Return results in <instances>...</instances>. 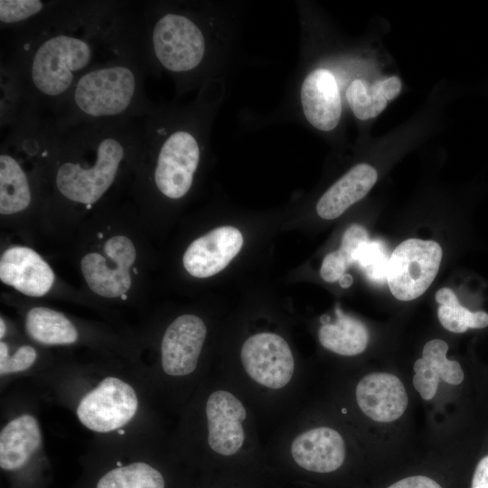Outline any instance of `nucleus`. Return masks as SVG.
<instances>
[{
  "mask_svg": "<svg viewBox=\"0 0 488 488\" xmlns=\"http://www.w3.org/2000/svg\"><path fill=\"white\" fill-rule=\"evenodd\" d=\"M135 6L129 1H70L48 26L8 39L2 61L17 73L30 104L51 117L90 68L140 52Z\"/></svg>",
  "mask_w": 488,
  "mask_h": 488,
  "instance_id": "1",
  "label": "nucleus"
},
{
  "mask_svg": "<svg viewBox=\"0 0 488 488\" xmlns=\"http://www.w3.org/2000/svg\"><path fill=\"white\" fill-rule=\"evenodd\" d=\"M29 381L41 399L67 408L94 438L158 431L155 399L136 362L112 355L83 361L56 359Z\"/></svg>",
  "mask_w": 488,
  "mask_h": 488,
  "instance_id": "2",
  "label": "nucleus"
},
{
  "mask_svg": "<svg viewBox=\"0 0 488 488\" xmlns=\"http://www.w3.org/2000/svg\"><path fill=\"white\" fill-rule=\"evenodd\" d=\"M145 118L89 123L58 130L48 196L89 208L130 171L144 147Z\"/></svg>",
  "mask_w": 488,
  "mask_h": 488,
  "instance_id": "3",
  "label": "nucleus"
},
{
  "mask_svg": "<svg viewBox=\"0 0 488 488\" xmlns=\"http://www.w3.org/2000/svg\"><path fill=\"white\" fill-rule=\"evenodd\" d=\"M147 70L139 52L96 64L76 81L50 117L57 130L89 123L145 118L155 110L144 87Z\"/></svg>",
  "mask_w": 488,
  "mask_h": 488,
  "instance_id": "4",
  "label": "nucleus"
},
{
  "mask_svg": "<svg viewBox=\"0 0 488 488\" xmlns=\"http://www.w3.org/2000/svg\"><path fill=\"white\" fill-rule=\"evenodd\" d=\"M57 130L38 113L14 124L2 141L0 153V213L12 216L48 196Z\"/></svg>",
  "mask_w": 488,
  "mask_h": 488,
  "instance_id": "5",
  "label": "nucleus"
},
{
  "mask_svg": "<svg viewBox=\"0 0 488 488\" xmlns=\"http://www.w3.org/2000/svg\"><path fill=\"white\" fill-rule=\"evenodd\" d=\"M177 119L157 108L145 117L135 185L140 199L154 191L168 200H180L192 186L201 160V139L192 125Z\"/></svg>",
  "mask_w": 488,
  "mask_h": 488,
  "instance_id": "6",
  "label": "nucleus"
},
{
  "mask_svg": "<svg viewBox=\"0 0 488 488\" xmlns=\"http://www.w3.org/2000/svg\"><path fill=\"white\" fill-rule=\"evenodd\" d=\"M138 33L147 72L160 67L186 78L200 70L206 58L204 32L193 16L183 12L141 2Z\"/></svg>",
  "mask_w": 488,
  "mask_h": 488,
  "instance_id": "7",
  "label": "nucleus"
},
{
  "mask_svg": "<svg viewBox=\"0 0 488 488\" xmlns=\"http://www.w3.org/2000/svg\"><path fill=\"white\" fill-rule=\"evenodd\" d=\"M207 333L205 322L194 314H180L166 325L155 360L140 366L155 400L183 399L200 369Z\"/></svg>",
  "mask_w": 488,
  "mask_h": 488,
  "instance_id": "8",
  "label": "nucleus"
},
{
  "mask_svg": "<svg viewBox=\"0 0 488 488\" xmlns=\"http://www.w3.org/2000/svg\"><path fill=\"white\" fill-rule=\"evenodd\" d=\"M162 441L159 432L124 438H93L88 455L100 465L94 488H165L155 459Z\"/></svg>",
  "mask_w": 488,
  "mask_h": 488,
  "instance_id": "9",
  "label": "nucleus"
},
{
  "mask_svg": "<svg viewBox=\"0 0 488 488\" xmlns=\"http://www.w3.org/2000/svg\"><path fill=\"white\" fill-rule=\"evenodd\" d=\"M40 400L33 387L14 389L3 399L0 425L2 471L17 474L45 460Z\"/></svg>",
  "mask_w": 488,
  "mask_h": 488,
  "instance_id": "10",
  "label": "nucleus"
},
{
  "mask_svg": "<svg viewBox=\"0 0 488 488\" xmlns=\"http://www.w3.org/2000/svg\"><path fill=\"white\" fill-rule=\"evenodd\" d=\"M246 408L236 395L226 389L212 390L202 403L197 400L194 407L190 408L182 427V430L202 427V431L181 436L178 447L202 436L201 442L205 448L220 455H234L243 448L246 441Z\"/></svg>",
  "mask_w": 488,
  "mask_h": 488,
  "instance_id": "11",
  "label": "nucleus"
},
{
  "mask_svg": "<svg viewBox=\"0 0 488 488\" xmlns=\"http://www.w3.org/2000/svg\"><path fill=\"white\" fill-rule=\"evenodd\" d=\"M136 259L133 240L124 234L108 237L102 246L85 253L80 271L89 288L106 299L126 298L132 286L131 269Z\"/></svg>",
  "mask_w": 488,
  "mask_h": 488,
  "instance_id": "12",
  "label": "nucleus"
},
{
  "mask_svg": "<svg viewBox=\"0 0 488 488\" xmlns=\"http://www.w3.org/2000/svg\"><path fill=\"white\" fill-rule=\"evenodd\" d=\"M442 249L434 240L408 239L391 253L387 282L391 294L400 301H411L422 296L438 272Z\"/></svg>",
  "mask_w": 488,
  "mask_h": 488,
  "instance_id": "13",
  "label": "nucleus"
},
{
  "mask_svg": "<svg viewBox=\"0 0 488 488\" xmlns=\"http://www.w3.org/2000/svg\"><path fill=\"white\" fill-rule=\"evenodd\" d=\"M240 361L245 372L258 385L280 389L292 380L295 359L287 342L279 334L261 332L243 343Z\"/></svg>",
  "mask_w": 488,
  "mask_h": 488,
  "instance_id": "14",
  "label": "nucleus"
},
{
  "mask_svg": "<svg viewBox=\"0 0 488 488\" xmlns=\"http://www.w3.org/2000/svg\"><path fill=\"white\" fill-rule=\"evenodd\" d=\"M23 330L29 340L43 348L97 347L100 340V332L80 327L62 312L46 306H33L25 312Z\"/></svg>",
  "mask_w": 488,
  "mask_h": 488,
  "instance_id": "15",
  "label": "nucleus"
},
{
  "mask_svg": "<svg viewBox=\"0 0 488 488\" xmlns=\"http://www.w3.org/2000/svg\"><path fill=\"white\" fill-rule=\"evenodd\" d=\"M240 230L233 226H221L195 239L186 249L183 264L185 270L197 278L212 277L223 270L243 246Z\"/></svg>",
  "mask_w": 488,
  "mask_h": 488,
  "instance_id": "16",
  "label": "nucleus"
},
{
  "mask_svg": "<svg viewBox=\"0 0 488 488\" xmlns=\"http://www.w3.org/2000/svg\"><path fill=\"white\" fill-rule=\"evenodd\" d=\"M355 399L361 411L379 423L399 419L408 405V396L399 378L380 371L369 373L359 380Z\"/></svg>",
  "mask_w": 488,
  "mask_h": 488,
  "instance_id": "17",
  "label": "nucleus"
},
{
  "mask_svg": "<svg viewBox=\"0 0 488 488\" xmlns=\"http://www.w3.org/2000/svg\"><path fill=\"white\" fill-rule=\"evenodd\" d=\"M0 279L23 295L41 297L51 290L55 276L50 265L34 249L13 246L1 255Z\"/></svg>",
  "mask_w": 488,
  "mask_h": 488,
  "instance_id": "18",
  "label": "nucleus"
},
{
  "mask_svg": "<svg viewBox=\"0 0 488 488\" xmlns=\"http://www.w3.org/2000/svg\"><path fill=\"white\" fill-rule=\"evenodd\" d=\"M290 452L294 461L303 469L326 474L343 465L346 446L340 432L321 426L298 434L291 443Z\"/></svg>",
  "mask_w": 488,
  "mask_h": 488,
  "instance_id": "19",
  "label": "nucleus"
},
{
  "mask_svg": "<svg viewBox=\"0 0 488 488\" xmlns=\"http://www.w3.org/2000/svg\"><path fill=\"white\" fill-rule=\"evenodd\" d=\"M300 98L304 115L313 127L325 132L337 127L342 101L336 80L330 70H312L302 83Z\"/></svg>",
  "mask_w": 488,
  "mask_h": 488,
  "instance_id": "20",
  "label": "nucleus"
},
{
  "mask_svg": "<svg viewBox=\"0 0 488 488\" xmlns=\"http://www.w3.org/2000/svg\"><path fill=\"white\" fill-rule=\"evenodd\" d=\"M448 344L441 339L428 341L423 348L421 358L414 363L413 386L425 400L432 399L437 391L439 380L457 386L465 378L462 365L446 357Z\"/></svg>",
  "mask_w": 488,
  "mask_h": 488,
  "instance_id": "21",
  "label": "nucleus"
},
{
  "mask_svg": "<svg viewBox=\"0 0 488 488\" xmlns=\"http://www.w3.org/2000/svg\"><path fill=\"white\" fill-rule=\"evenodd\" d=\"M43 347L30 343H14L0 339V388L5 390L21 380H33L54 363L56 358L43 351Z\"/></svg>",
  "mask_w": 488,
  "mask_h": 488,
  "instance_id": "22",
  "label": "nucleus"
},
{
  "mask_svg": "<svg viewBox=\"0 0 488 488\" xmlns=\"http://www.w3.org/2000/svg\"><path fill=\"white\" fill-rule=\"evenodd\" d=\"M377 171L368 164H359L334 183L319 199L317 214L324 220L341 216L361 200L377 182Z\"/></svg>",
  "mask_w": 488,
  "mask_h": 488,
  "instance_id": "23",
  "label": "nucleus"
},
{
  "mask_svg": "<svg viewBox=\"0 0 488 488\" xmlns=\"http://www.w3.org/2000/svg\"><path fill=\"white\" fill-rule=\"evenodd\" d=\"M336 320L324 324L318 331L320 343L326 350L343 356H355L365 351L369 331L360 320L335 309Z\"/></svg>",
  "mask_w": 488,
  "mask_h": 488,
  "instance_id": "24",
  "label": "nucleus"
},
{
  "mask_svg": "<svg viewBox=\"0 0 488 488\" xmlns=\"http://www.w3.org/2000/svg\"><path fill=\"white\" fill-rule=\"evenodd\" d=\"M439 304L437 316L442 326L456 333L469 329H483L488 326V314L484 311H470L463 306L455 292L449 287H442L435 295Z\"/></svg>",
  "mask_w": 488,
  "mask_h": 488,
  "instance_id": "25",
  "label": "nucleus"
},
{
  "mask_svg": "<svg viewBox=\"0 0 488 488\" xmlns=\"http://www.w3.org/2000/svg\"><path fill=\"white\" fill-rule=\"evenodd\" d=\"M368 240L369 235L364 227L350 225L343 235L340 248L324 257L320 269L321 277L329 283L340 280L355 262L359 249Z\"/></svg>",
  "mask_w": 488,
  "mask_h": 488,
  "instance_id": "26",
  "label": "nucleus"
},
{
  "mask_svg": "<svg viewBox=\"0 0 488 488\" xmlns=\"http://www.w3.org/2000/svg\"><path fill=\"white\" fill-rule=\"evenodd\" d=\"M0 68V121L1 128L7 130L33 105L13 67L1 61Z\"/></svg>",
  "mask_w": 488,
  "mask_h": 488,
  "instance_id": "27",
  "label": "nucleus"
},
{
  "mask_svg": "<svg viewBox=\"0 0 488 488\" xmlns=\"http://www.w3.org/2000/svg\"><path fill=\"white\" fill-rule=\"evenodd\" d=\"M346 99L355 117L367 120L377 117L387 106L379 80L369 84L362 79L352 81L346 90Z\"/></svg>",
  "mask_w": 488,
  "mask_h": 488,
  "instance_id": "28",
  "label": "nucleus"
},
{
  "mask_svg": "<svg viewBox=\"0 0 488 488\" xmlns=\"http://www.w3.org/2000/svg\"><path fill=\"white\" fill-rule=\"evenodd\" d=\"M389 260L382 242L368 240L359 249L355 262L371 280L383 281L387 278Z\"/></svg>",
  "mask_w": 488,
  "mask_h": 488,
  "instance_id": "29",
  "label": "nucleus"
},
{
  "mask_svg": "<svg viewBox=\"0 0 488 488\" xmlns=\"http://www.w3.org/2000/svg\"><path fill=\"white\" fill-rule=\"evenodd\" d=\"M387 488H442V486L430 477L413 475L400 479Z\"/></svg>",
  "mask_w": 488,
  "mask_h": 488,
  "instance_id": "30",
  "label": "nucleus"
},
{
  "mask_svg": "<svg viewBox=\"0 0 488 488\" xmlns=\"http://www.w3.org/2000/svg\"><path fill=\"white\" fill-rule=\"evenodd\" d=\"M379 83L381 92L387 101L395 99L400 92L401 81L396 76L380 80H379Z\"/></svg>",
  "mask_w": 488,
  "mask_h": 488,
  "instance_id": "31",
  "label": "nucleus"
},
{
  "mask_svg": "<svg viewBox=\"0 0 488 488\" xmlns=\"http://www.w3.org/2000/svg\"><path fill=\"white\" fill-rule=\"evenodd\" d=\"M352 277L349 274H344L340 279V284L343 287H348L352 285Z\"/></svg>",
  "mask_w": 488,
  "mask_h": 488,
  "instance_id": "32",
  "label": "nucleus"
}]
</instances>
